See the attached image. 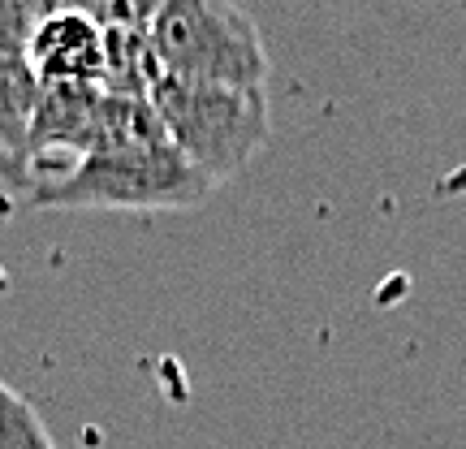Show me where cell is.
I'll return each instance as SVG.
<instances>
[{"mask_svg":"<svg viewBox=\"0 0 466 449\" xmlns=\"http://www.w3.org/2000/svg\"><path fill=\"white\" fill-rule=\"evenodd\" d=\"M217 186L168 143L151 100L104 91L96 148L56 182L35 186L31 208L61 212H195Z\"/></svg>","mask_w":466,"mask_h":449,"instance_id":"6da1fadb","label":"cell"},{"mask_svg":"<svg viewBox=\"0 0 466 449\" xmlns=\"http://www.w3.org/2000/svg\"><path fill=\"white\" fill-rule=\"evenodd\" d=\"M151 56L165 78L229 91H268L264 35L225 0H165L151 17Z\"/></svg>","mask_w":466,"mask_h":449,"instance_id":"7a4b0ae2","label":"cell"},{"mask_svg":"<svg viewBox=\"0 0 466 449\" xmlns=\"http://www.w3.org/2000/svg\"><path fill=\"white\" fill-rule=\"evenodd\" d=\"M147 100L160 117V126H165L168 143L182 151L212 186L242 173L272 134L268 91L199 87L160 74L151 83Z\"/></svg>","mask_w":466,"mask_h":449,"instance_id":"3957f363","label":"cell"},{"mask_svg":"<svg viewBox=\"0 0 466 449\" xmlns=\"http://www.w3.org/2000/svg\"><path fill=\"white\" fill-rule=\"evenodd\" d=\"M26 66L35 69L39 83L104 87V69H108L104 26L91 9H52L26 44Z\"/></svg>","mask_w":466,"mask_h":449,"instance_id":"277c9868","label":"cell"},{"mask_svg":"<svg viewBox=\"0 0 466 449\" xmlns=\"http://www.w3.org/2000/svg\"><path fill=\"white\" fill-rule=\"evenodd\" d=\"M44 83L26 56H0V186L9 195H31V126Z\"/></svg>","mask_w":466,"mask_h":449,"instance_id":"5b68a950","label":"cell"},{"mask_svg":"<svg viewBox=\"0 0 466 449\" xmlns=\"http://www.w3.org/2000/svg\"><path fill=\"white\" fill-rule=\"evenodd\" d=\"M0 449H56L31 402L0 381Z\"/></svg>","mask_w":466,"mask_h":449,"instance_id":"8992f818","label":"cell"},{"mask_svg":"<svg viewBox=\"0 0 466 449\" xmlns=\"http://www.w3.org/2000/svg\"><path fill=\"white\" fill-rule=\"evenodd\" d=\"M52 14L39 0H0V56H26L35 26Z\"/></svg>","mask_w":466,"mask_h":449,"instance_id":"52a82bcc","label":"cell"}]
</instances>
